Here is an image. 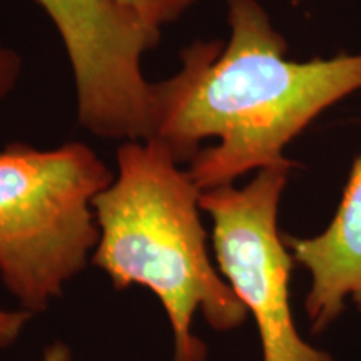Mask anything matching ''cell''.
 I'll use <instances>...</instances> for the list:
<instances>
[{"label":"cell","mask_w":361,"mask_h":361,"mask_svg":"<svg viewBox=\"0 0 361 361\" xmlns=\"http://www.w3.org/2000/svg\"><path fill=\"white\" fill-rule=\"evenodd\" d=\"M231 37L196 40L152 89V134L201 191L268 168L333 104L361 89V54L296 62L256 0H228Z\"/></svg>","instance_id":"obj_1"},{"label":"cell","mask_w":361,"mask_h":361,"mask_svg":"<svg viewBox=\"0 0 361 361\" xmlns=\"http://www.w3.org/2000/svg\"><path fill=\"white\" fill-rule=\"evenodd\" d=\"M201 192L162 144L128 141L117 149L114 179L94 200L92 263L117 290L137 284L161 301L173 328V361L207 360L191 329L197 311L218 331L238 328L247 314L211 263Z\"/></svg>","instance_id":"obj_2"},{"label":"cell","mask_w":361,"mask_h":361,"mask_svg":"<svg viewBox=\"0 0 361 361\" xmlns=\"http://www.w3.org/2000/svg\"><path fill=\"white\" fill-rule=\"evenodd\" d=\"M114 174L82 142L0 149V279L35 314L62 296L99 241L94 200Z\"/></svg>","instance_id":"obj_3"},{"label":"cell","mask_w":361,"mask_h":361,"mask_svg":"<svg viewBox=\"0 0 361 361\" xmlns=\"http://www.w3.org/2000/svg\"><path fill=\"white\" fill-rule=\"evenodd\" d=\"M286 168L256 173L245 188L221 186L201 192V209L213 221V247L219 273L259 331L263 361H335L298 333L290 305L295 266L278 229Z\"/></svg>","instance_id":"obj_4"},{"label":"cell","mask_w":361,"mask_h":361,"mask_svg":"<svg viewBox=\"0 0 361 361\" xmlns=\"http://www.w3.org/2000/svg\"><path fill=\"white\" fill-rule=\"evenodd\" d=\"M56 25L74 72L78 119L104 139L149 141L152 89L142 57L161 30L116 0H35Z\"/></svg>","instance_id":"obj_5"},{"label":"cell","mask_w":361,"mask_h":361,"mask_svg":"<svg viewBox=\"0 0 361 361\" xmlns=\"http://www.w3.org/2000/svg\"><path fill=\"white\" fill-rule=\"evenodd\" d=\"M283 238L293 259L311 273L305 308L313 333L335 322L348 298L361 313V152L328 228L313 238Z\"/></svg>","instance_id":"obj_6"},{"label":"cell","mask_w":361,"mask_h":361,"mask_svg":"<svg viewBox=\"0 0 361 361\" xmlns=\"http://www.w3.org/2000/svg\"><path fill=\"white\" fill-rule=\"evenodd\" d=\"M116 2L130 8L149 25L161 30V27L178 20L197 0H116Z\"/></svg>","instance_id":"obj_7"},{"label":"cell","mask_w":361,"mask_h":361,"mask_svg":"<svg viewBox=\"0 0 361 361\" xmlns=\"http://www.w3.org/2000/svg\"><path fill=\"white\" fill-rule=\"evenodd\" d=\"M22 69L24 66H22L20 54L0 37V102L6 101L17 87Z\"/></svg>","instance_id":"obj_8"},{"label":"cell","mask_w":361,"mask_h":361,"mask_svg":"<svg viewBox=\"0 0 361 361\" xmlns=\"http://www.w3.org/2000/svg\"><path fill=\"white\" fill-rule=\"evenodd\" d=\"M32 313L25 310L0 308V350L13 345L24 331L27 323L32 319Z\"/></svg>","instance_id":"obj_9"},{"label":"cell","mask_w":361,"mask_h":361,"mask_svg":"<svg viewBox=\"0 0 361 361\" xmlns=\"http://www.w3.org/2000/svg\"><path fill=\"white\" fill-rule=\"evenodd\" d=\"M40 361H71V350L64 343L57 341L45 348Z\"/></svg>","instance_id":"obj_10"}]
</instances>
